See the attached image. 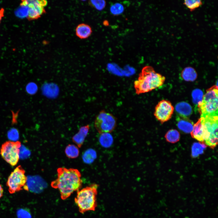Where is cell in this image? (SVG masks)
<instances>
[{
  "mask_svg": "<svg viewBox=\"0 0 218 218\" xmlns=\"http://www.w3.org/2000/svg\"><path fill=\"white\" fill-rule=\"evenodd\" d=\"M57 173V178L51 182V185L58 190L62 200L66 199L81 187V174L78 170L61 167L58 168Z\"/></svg>",
  "mask_w": 218,
  "mask_h": 218,
  "instance_id": "6da1fadb",
  "label": "cell"
},
{
  "mask_svg": "<svg viewBox=\"0 0 218 218\" xmlns=\"http://www.w3.org/2000/svg\"><path fill=\"white\" fill-rule=\"evenodd\" d=\"M165 80V78L156 72L152 67L145 66L134 82L136 93L139 95L158 88L163 84Z\"/></svg>",
  "mask_w": 218,
  "mask_h": 218,
  "instance_id": "7a4b0ae2",
  "label": "cell"
},
{
  "mask_svg": "<svg viewBox=\"0 0 218 218\" xmlns=\"http://www.w3.org/2000/svg\"><path fill=\"white\" fill-rule=\"evenodd\" d=\"M98 187V184H93L77 191L74 201L80 213L95 210Z\"/></svg>",
  "mask_w": 218,
  "mask_h": 218,
  "instance_id": "3957f363",
  "label": "cell"
},
{
  "mask_svg": "<svg viewBox=\"0 0 218 218\" xmlns=\"http://www.w3.org/2000/svg\"><path fill=\"white\" fill-rule=\"evenodd\" d=\"M202 124L204 143L210 148L214 149L218 143V115L201 117Z\"/></svg>",
  "mask_w": 218,
  "mask_h": 218,
  "instance_id": "277c9868",
  "label": "cell"
},
{
  "mask_svg": "<svg viewBox=\"0 0 218 218\" xmlns=\"http://www.w3.org/2000/svg\"><path fill=\"white\" fill-rule=\"evenodd\" d=\"M217 86H214L206 91L198 107L201 117L218 115Z\"/></svg>",
  "mask_w": 218,
  "mask_h": 218,
  "instance_id": "5b68a950",
  "label": "cell"
},
{
  "mask_svg": "<svg viewBox=\"0 0 218 218\" xmlns=\"http://www.w3.org/2000/svg\"><path fill=\"white\" fill-rule=\"evenodd\" d=\"M25 173L22 167L19 165L10 173L6 183L10 194H13L23 189L28 191L27 185V178Z\"/></svg>",
  "mask_w": 218,
  "mask_h": 218,
  "instance_id": "8992f818",
  "label": "cell"
},
{
  "mask_svg": "<svg viewBox=\"0 0 218 218\" xmlns=\"http://www.w3.org/2000/svg\"><path fill=\"white\" fill-rule=\"evenodd\" d=\"M117 122L116 117L112 114L103 110L96 116L94 125L100 134L110 133L115 128Z\"/></svg>",
  "mask_w": 218,
  "mask_h": 218,
  "instance_id": "52a82bcc",
  "label": "cell"
},
{
  "mask_svg": "<svg viewBox=\"0 0 218 218\" xmlns=\"http://www.w3.org/2000/svg\"><path fill=\"white\" fill-rule=\"evenodd\" d=\"M21 143L18 141H8L3 143L0 149L2 157L12 166H15L19 158Z\"/></svg>",
  "mask_w": 218,
  "mask_h": 218,
  "instance_id": "ba28073f",
  "label": "cell"
},
{
  "mask_svg": "<svg viewBox=\"0 0 218 218\" xmlns=\"http://www.w3.org/2000/svg\"><path fill=\"white\" fill-rule=\"evenodd\" d=\"M44 0H21L20 5L28 8L27 19L31 21L37 19L45 12L44 8L47 4Z\"/></svg>",
  "mask_w": 218,
  "mask_h": 218,
  "instance_id": "9c48e42d",
  "label": "cell"
},
{
  "mask_svg": "<svg viewBox=\"0 0 218 218\" xmlns=\"http://www.w3.org/2000/svg\"><path fill=\"white\" fill-rule=\"evenodd\" d=\"M174 107L169 101L162 100L155 107L154 115L155 118L162 124L171 118Z\"/></svg>",
  "mask_w": 218,
  "mask_h": 218,
  "instance_id": "30bf717a",
  "label": "cell"
},
{
  "mask_svg": "<svg viewBox=\"0 0 218 218\" xmlns=\"http://www.w3.org/2000/svg\"><path fill=\"white\" fill-rule=\"evenodd\" d=\"M176 120L177 126L180 130L186 133H189L191 132L193 129V123L188 118L182 117L177 115Z\"/></svg>",
  "mask_w": 218,
  "mask_h": 218,
  "instance_id": "8fae6325",
  "label": "cell"
},
{
  "mask_svg": "<svg viewBox=\"0 0 218 218\" xmlns=\"http://www.w3.org/2000/svg\"><path fill=\"white\" fill-rule=\"evenodd\" d=\"M90 129L88 124L82 126L80 128L78 132L72 137L73 142L75 143L79 148H81L84 143Z\"/></svg>",
  "mask_w": 218,
  "mask_h": 218,
  "instance_id": "7c38bea8",
  "label": "cell"
},
{
  "mask_svg": "<svg viewBox=\"0 0 218 218\" xmlns=\"http://www.w3.org/2000/svg\"><path fill=\"white\" fill-rule=\"evenodd\" d=\"M175 110L178 115L184 117L188 118L192 114L191 106L188 103L181 102L177 103L175 106Z\"/></svg>",
  "mask_w": 218,
  "mask_h": 218,
  "instance_id": "4fadbf2b",
  "label": "cell"
},
{
  "mask_svg": "<svg viewBox=\"0 0 218 218\" xmlns=\"http://www.w3.org/2000/svg\"><path fill=\"white\" fill-rule=\"evenodd\" d=\"M190 134L192 137L201 143L205 144L203 138V127L200 118L193 125V130Z\"/></svg>",
  "mask_w": 218,
  "mask_h": 218,
  "instance_id": "5bb4252c",
  "label": "cell"
},
{
  "mask_svg": "<svg viewBox=\"0 0 218 218\" xmlns=\"http://www.w3.org/2000/svg\"><path fill=\"white\" fill-rule=\"evenodd\" d=\"M92 29L88 25L82 23L78 25L75 29V33L77 36L81 39L88 38L91 35Z\"/></svg>",
  "mask_w": 218,
  "mask_h": 218,
  "instance_id": "9a60e30c",
  "label": "cell"
},
{
  "mask_svg": "<svg viewBox=\"0 0 218 218\" xmlns=\"http://www.w3.org/2000/svg\"><path fill=\"white\" fill-rule=\"evenodd\" d=\"M181 76L185 81H193L196 80L197 74L195 70L191 67L185 68L181 72Z\"/></svg>",
  "mask_w": 218,
  "mask_h": 218,
  "instance_id": "2e32d148",
  "label": "cell"
},
{
  "mask_svg": "<svg viewBox=\"0 0 218 218\" xmlns=\"http://www.w3.org/2000/svg\"><path fill=\"white\" fill-rule=\"evenodd\" d=\"M65 153L68 158L74 159L79 156L80 152L77 146L74 144H69L66 147Z\"/></svg>",
  "mask_w": 218,
  "mask_h": 218,
  "instance_id": "e0dca14e",
  "label": "cell"
},
{
  "mask_svg": "<svg viewBox=\"0 0 218 218\" xmlns=\"http://www.w3.org/2000/svg\"><path fill=\"white\" fill-rule=\"evenodd\" d=\"M165 137L167 141L170 143H174L179 141L180 138V134L177 130L171 129L166 133Z\"/></svg>",
  "mask_w": 218,
  "mask_h": 218,
  "instance_id": "ac0fdd59",
  "label": "cell"
},
{
  "mask_svg": "<svg viewBox=\"0 0 218 218\" xmlns=\"http://www.w3.org/2000/svg\"><path fill=\"white\" fill-rule=\"evenodd\" d=\"M109 133L101 134L100 137L99 141L101 144L104 147H110L112 144L113 138Z\"/></svg>",
  "mask_w": 218,
  "mask_h": 218,
  "instance_id": "d6986e66",
  "label": "cell"
},
{
  "mask_svg": "<svg viewBox=\"0 0 218 218\" xmlns=\"http://www.w3.org/2000/svg\"><path fill=\"white\" fill-rule=\"evenodd\" d=\"M205 144L202 143H195L192 147V156L193 157H197L203 153V150L206 148Z\"/></svg>",
  "mask_w": 218,
  "mask_h": 218,
  "instance_id": "ffe728a7",
  "label": "cell"
},
{
  "mask_svg": "<svg viewBox=\"0 0 218 218\" xmlns=\"http://www.w3.org/2000/svg\"><path fill=\"white\" fill-rule=\"evenodd\" d=\"M192 97L193 103L198 106L202 101L203 97V91L200 89H195L192 91Z\"/></svg>",
  "mask_w": 218,
  "mask_h": 218,
  "instance_id": "44dd1931",
  "label": "cell"
},
{
  "mask_svg": "<svg viewBox=\"0 0 218 218\" xmlns=\"http://www.w3.org/2000/svg\"><path fill=\"white\" fill-rule=\"evenodd\" d=\"M183 4L192 11L201 6L202 2L199 0H185Z\"/></svg>",
  "mask_w": 218,
  "mask_h": 218,
  "instance_id": "7402d4cb",
  "label": "cell"
},
{
  "mask_svg": "<svg viewBox=\"0 0 218 218\" xmlns=\"http://www.w3.org/2000/svg\"><path fill=\"white\" fill-rule=\"evenodd\" d=\"M110 10L111 14L115 15L121 14L124 11V7L122 5L116 3L111 5Z\"/></svg>",
  "mask_w": 218,
  "mask_h": 218,
  "instance_id": "603a6c76",
  "label": "cell"
},
{
  "mask_svg": "<svg viewBox=\"0 0 218 218\" xmlns=\"http://www.w3.org/2000/svg\"><path fill=\"white\" fill-rule=\"evenodd\" d=\"M17 218H31L30 211L27 208H21L17 210L16 212Z\"/></svg>",
  "mask_w": 218,
  "mask_h": 218,
  "instance_id": "cb8c5ba5",
  "label": "cell"
},
{
  "mask_svg": "<svg viewBox=\"0 0 218 218\" xmlns=\"http://www.w3.org/2000/svg\"><path fill=\"white\" fill-rule=\"evenodd\" d=\"M95 152L92 150L87 151L84 153L83 156V160L84 162L87 163H90L92 162L94 159Z\"/></svg>",
  "mask_w": 218,
  "mask_h": 218,
  "instance_id": "d4e9b609",
  "label": "cell"
},
{
  "mask_svg": "<svg viewBox=\"0 0 218 218\" xmlns=\"http://www.w3.org/2000/svg\"><path fill=\"white\" fill-rule=\"evenodd\" d=\"M91 4L96 9L98 10H103L105 7L106 2L104 0H91Z\"/></svg>",
  "mask_w": 218,
  "mask_h": 218,
  "instance_id": "484cf974",
  "label": "cell"
},
{
  "mask_svg": "<svg viewBox=\"0 0 218 218\" xmlns=\"http://www.w3.org/2000/svg\"><path fill=\"white\" fill-rule=\"evenodd\" d=\"M37 90V87L33 83H29L27 86L26 90L28 93L30 94L35 93Z\"/></svg>",
  "mask_w": 218,
  "mask_h": 218,
  "instance_id": "4316f807",
  "label": "cell"
},
{
  "mask_svg": "<svg viewBox=\"0 0 218 218\" xmlns=\"http://www.w3.org/2000/svg\"><path fill=\"white\" fill-rule=\"evenodd\" d=\"M5 9L3 8H1L0 9V23L2 18L4 16Z\"/></svg>",
  "mask_w": 218,
  "mask_h": 218,
  "instance_id": "83f0119b",
  "label": "cell"
},
{
  "mask_svg": "<svg viewBox=\"0 0 218 218\" xmlns=\"http://www.w3.org/2000/svg\"><path fill=\"white\" fill-rule=\"evenodd\" d=\"M4 190L2 186L0 184V198L3 196Z\"/></svg>",
  "mask_w": 218,
  "mask_h": 218,
  "instance_id": "f1b7e54d",
  "label": "cell"
}]
</instances>
